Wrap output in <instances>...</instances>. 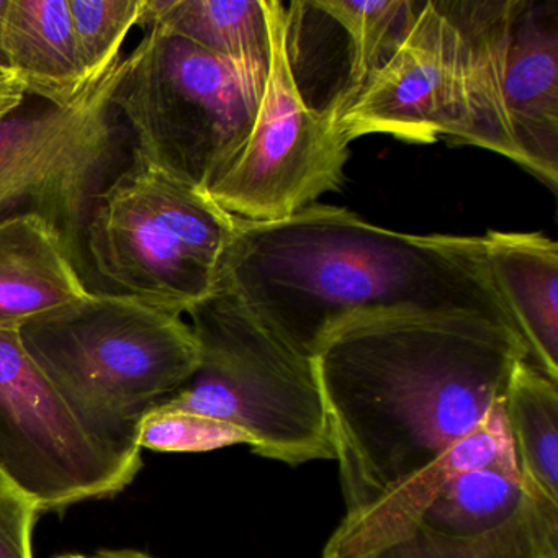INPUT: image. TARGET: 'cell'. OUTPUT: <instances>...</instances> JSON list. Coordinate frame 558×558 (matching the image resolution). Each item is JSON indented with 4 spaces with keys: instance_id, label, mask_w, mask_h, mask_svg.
I'll list each match as a JSON object with an SVG mask.
<instances>
[{
    "instance_id": "e0dca14e",
    "label": "cell",
    "mask_w": 558,
    "mask_h": 558,
    "mask_svg": "<svg viewBox=\"0 0 558 558\" xmlns=\"http://www.w3.org/2000/svg\"><path fill=\"white\" fill-rule=\"evenodd\" d=\"M4 50L25 93L54 109L73 106L94 86L81 63L68 0H9Z\"/></svg>"
},
{
    "instance_id": "9a60e30c",
    "label": "cell",
    "mask_w": 558,
    "mask_h": 558,
    "mask_svg": "<svg viewBox=\"0 0 558 558\" xmlns=\"http://www.w3.org/2000/svg\"><path fill=\"white\" fill-rule=\"evenodd\" d=\"M90 292L63 234L47 218L34 211L0 218V329L19 331Z\"/></svg>"
},
{
    "instance_id": "9c48e42d",
    "label": "cell",
    "mask_w": 558,
    "mask_h": 558,
    "mask_svg": "<svg viewBox=\"0 0 558 558\" xmlns=\"http://www.w3.org/2000/svg\"><path fill=\"white\" fill-rule=\"evenodd\" d=\"M142 463L90 436L19 331L0 329V475L40 511H54L122 492Z\"/></svg>"
},
{
    "instance_id": "7a4b0ae2",
    "label": "cell",
    "mask_w": 558,
    "mask_h": 558,
    "mask_svg": "<svg viewBox=\"0 0 558 558\" xmlns=\"http://www.w3.org/2000/svg\"><path fill=\"white\" fill-rule=\"evenodd\" d=\"M218 289L312 361L342 323L384 313H475L519 336L483 236L398 233L332 205L236 218Z\"/></svg>"
},
{
    "instance_id": "52a82bcc",
    "label": "cell",
    "mask_w": 558,
    "mask_h": 558,
    "mask_svg": "<svg viewBox=\"0 0 558 558\" xmlns=\"http://www.w3.org/2000/svg\"><path fill=\"white\" fill-rule=\"evenodd\" d=\"M122 73L123 58L73 106L0 122V218L22 205L47 218L83 277L87 218L116 149L112 97Z\"/></svg>"
},
{
    "instance_id": "44dd1931",
    "label": "cell",
    "mask_w": 558,
    "mask_h": 558,
    "mask_svg": "<svg viewBox=\"0 0 558 558\" xmlns=\"http://www.w3.org/2000/svg\"><path fill=\"white\" fill-rule=\"evenodd\" d=\"M558 555V501L531 488L521 511L501 527L473 538L417 531L372 558H550Z\"/></svg>"
},
{
    "instance_id": "8992f818",
    "label": "cell",
    "mask_w": 558,
    "mask_h": 558,
    "mask_svg": "<svg viewBox=\"0 0 558 558\" xmlns=\"http://www.w3.org/2000/svg\"><path fill=\"white\" fill-rule=\"evenodd\" d=\"M236 217L133 148L94 201L87 263L109 292L187 313L220 286Z\"/></svg>"
},
{
    "instance_id": "6da1fadb",
    "label": "cell",
    "mask_w": 558,
    "mask_h": 558,
    "mask_svg": "<svg viewBox=\"0 0 558 558\" xmlns=\"http://www.w3.org/2000/svg\"><path fill=\"white\" fill-rule=\"evenodd\" d=\"M527 352L475 313H384L349 319L316 352L345 514L469 436L501 408Z\"/></svg>"
},
{
    "instance_id": "83f0119b",
    "label": "cell",
    "mask_w": 558,
    "mask_h": 558,
    "mask_svg": "<svg viewBox=\"0 0 558 558\" xmlns=\"http://www.w3.org/2000/svg\"><path fill=\"white\" fill-rule=\"evenodd\" d=\"M60 558H102L100 555H96V557H86V555H64V557Z\"/></svg>"
},
{
    "instance_id": "7c38bea8",
    "label": "cell",
    "mask_w": 558,
    "mask_h": 558,
    "mask_svg": "<svg viewBox=\"0 0 558 558\" xmlns=\"http://www.w3.org/2000/svg\"><path fill=\"white\" fill-rule=\"evenodd\" d=\"M449 25L450 140L521 165L505 106V68L515 0H439Z\"/></svg>"
},
{
    "instance_id": "ba28073f",
    "label": "cell",
    "mask_w": 558,
    "mask_h": 558,
    "mask_svg": "<svg viewBox=\"0 0 558 558\" xmlns=\"http://www.w3.org/2000/svg\"><path fill=\"white\" fill-rule=\"evenodd\" d=\"M270 32L266 89L253 132L236 161L207 192L246 221H277L338 191L351 143L303 102L283 44V5L264 0Z\"/></svg>"
},
{
    "instance_id": "8fae6325",
    "label": "cell",
    "mask_w": 558,
    "mask_h": 558,
    "mask_svg": "<svg viewBox=\"0 0 558 558\" xmlns=\"http://www.w3.org/2000/svg\"><path fill=\"white\" fill-rule=\"evenodd\" d=\"M450 34L439 0H421L400 47L336 123L349 143L388 135L429 145L452 135Z\"/></svg>"
},
{
    "instance_id": "7402d4cb",
    "label": "cell",
    "mask_w": 558,
    "mask_h": 558,
    "mask_svg": "<svg viewBox=\"0 0 558 558\" xmlns=\"http://www.w3.org/2000/svg\"><path fill=\"white\" fill-rule=\"evenodd\" d=\"M87 83L97 84L122 60V45L138 25L146 0H68Z\"/></svg>"
},
{
    "instance_id": "5b68a950",
    "label": "cell",
    "mask_w": 558,
    "mask_h": 558,
    "mask_svg": "<svg viewBox=\"0 0 558 558\" xmlns=\"http://www.w3.org/2000/svg\"><path fill=\"white\" fill-rule=\"evenodd\" d=\"M187 313L201 364L156 407L230 424L266 459L289 465L335 459L312 359L287 348L228 290L218 289Z\"/></svg>"
},
{
    "instance_id": "4fadbf2b",
    "label": "cell",
    "mask_w": 558,
    "mask_h": 558,
    "mask_svg": "<svg viewBox=\"0 0 558 558\" xmlns=\"http://www.w3.org/2000/svg\"><path fill=\"white\" fill-rule=\"evenodd\" d=\"M505 106L522 168L557 191L558 0H515Z\"/></svg>"
},
{
    "instance_id": "277c9868",
    "label": "cell",
    "mask_w": 558,
    "mask_h": 558,
    "mask_svg": "<svg viewBox=\"0 0 558 558\" xmlns=\"http://www.w3.org/2000/svg\"><path fill=\"white\" fill-rule=\"evenodd\" d=\"M269 68L238 63L149 27L112 97L135 148L172 178L207 194L243 151Z\"/></svg>"
},
{
    "instance_id": "3957f363",
    "label": "cell",
    "mask_w": 558,
    "mask_h": 558,
    "mask_svg": "<svg viewBox=\"0 0 558 558\" xmlns=\"http://www.w3.org/2000/svg\"><path fill=\"white\" fill-rule=\"evenodd\" d=\"M19 336L84 429L136 462L140 420L201 364V345L182 315L120 293L90 292L25 323Z\"/></svg>"
},
{
    "instance_id": "5bb4252c",
    "label": "cell",
    "mask_w": 558,
    "mask_h": 558,
    "mask_svg": "<svg viewBox=\"0 0 558 558\" xmlns=\"http://www.w3.org/2000/svg\"><path fill=\"white\" fill-rule=\"evenodd\" d=\"M511 450L502 411L486 417L444 456L408 476L368 508L344 515L323 558H372L416 534L421 518L450 478L489 465Z\"/></svg>"
},
{
    "instance_id": "ffe728a7",
    "label": "cell",
    "mask_w": 558,
    "mask_h": 558,
    "mask_svg": "<svg viewBox=\"0 0 558 558\" xmlns=\"http://www.w3.org/2000/svg\"><path fill=\"white\" fill-rule=\"evenodd\" d=\"M501 411L519 475L529 488L558 501V381L521 362Z\"/></svg>"
},
{
    "instance_id": "d6986e66",
    "label": "cell",
    "mask_w": 558,
    "mask_h": 558,
    "mask_svg": "<svg viewBox=\"0 0 558 558\" xmlns=\"http://www.w3.org/2000/svg\"><path fill=\"white\" fill-rule=\"evenodd\" d=\"M529 492L509 450L489 465L450 478L424 512L417 531L447 538L480 537L511 521Z\"/></svg>"
},
{
    "instance_id": "30bf717a",
    "label": "cell",
    "mask_w": 558,
    "mask_h": 558,
    "mask_svg": "<svg viewBox=\"0 0 558 558\" xmlns=\"http://www.w3.org/2000/svg\"><path fill=\"white\" fill-rule=\"evenodd\" d=\"M420 2H282L287 63L305 106L336 129L407 37Z\"/></svg>"
},
{
    "instance_id": "4316f807",
    "label": "cell",
    "mask_w": 558,
    "mask_h": 558,
    "mask_svg": "<svg viewBox=\"0 0 558 558\" xmlns=\"http://www.w3.org/2000/svg\"><path fill=\"white\" fill-rule=\"evenodd\" d=\"M99 555L102 558H156L140 550H102Z\"/></svg>"
},
{
    "instance_id": "603a6c76",
    "label": "cell",
    "mask_w": 558,
    "mask_h": 558,
    "mask_svg": "<svg viewBox=\"0 0 558 558\" xmlns=\"http://www.w3.org/2000/svg\"><path fill=\"white\" fill-rule=\"evenodd\" d=\"M250 444L236 427L201 414L155 407L140 420L136 446L155 452H210Z\"/></svg>"
},
{
    "instance_id": "484cf974",
    "label": "cell",
    "mask_w": 558,
    "mask_h": 558,
    "mask_svg": "<svg viewBox=\"0 0 558 558\" xmlns=\"http://www.w3.org/2000/svg\"><path fill=\"white\" fill-rule=\"evenodd\" d=\"M9 0H0V71L9 70L8 58L4 50V19L8 11Z\"/></svg>"
},
{
    "instance_id": "2e32d148",
    "label": "cell",
    "mask_w": 558,
    "mask_h": 558,
    "mask_svg": "<svg viewBox=\"0 0 558 558\" xmlns=\"http://www.w3.org/2000/svg\"><path fill=\"white\" fill-rule=\"evenodd\" d=\"M483 243L525 362L558 381V244L541 233L505 231H488Z\"/></svg>"
},
{
    "instance_id": "ac0fdd59",
    "label": "cell",
    "mask_w": 558,
    "mask_h": 558,
    "mask_svg": "<svg viewBox=\"0 0 558 558\" xmlns=\"http://www.w3.org/2000/svg\"><path fill=\"white\" fill-rule=\"evenodd\" d=\"M138 25L162 28L227 60L269 68L264 0H146Z\"/></svg>"
},
{
    "instance_id": "d4e9b609",
    "label": "cell",
    "mask_w": 558,
    "mask_h": 558,
    "mask_svg": "<svg viewBox=\"0 0 558 558\" xmlns=\"http://www.w3.org/2000/svg\"><path fill=\"white\" fill-rule=\"evenodd\" d=\"M25 89L12 71H0V122L8 120L21 106Z\"/></svg>"
},
{
    "instance_id": "cb8c5ba5",
    "label": "cell",
    "mask_w": 558,
    "mask_h": 558,
    "mask_svg": "<svg viewBox=\"0 0 558 558\" xmlns=\"http://www.w3.org/2000/svg\"><path fill=\"white\" fill-rule=\"evenodd\" d=\"M38 506L0 475V558H34Z\"/></svg>"
},
{
    "instance_id": "f1b7e54d",
    "label": "cell",
    "mask_w": 558,
    "mask_h": 558,
    "mask_svg": "<svg viewBox=\"0 0 558 558\" xmlns=\"http://www.w3.org/2000/svg\"><path fill=\"white\" fill-rule=\"evenodd\" d=\"M550 558H558V555H557V557H550Z\"/></svg>"
}]
</instances>
